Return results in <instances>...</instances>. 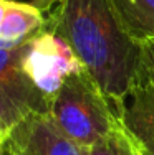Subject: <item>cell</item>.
Returning <instances> with one entry per match:
<instances>
[{
  "mask_svg": "<svg viewBox=\"0 0 154 155\" xmlns=\"http://www.w3.org/2000/svg\"><path fill=\"white\" fill-rule=\"evenodd\" d=\"M22 63L50 101L70 74L85 69L71 46L46 27L25 41Z\"/></svg>",
  "mask_w": 154,
  "mask_h": 155,
  "instance_id": "4",
  "label": "cell"
},
{
  "mask_svg": "<svg viewBox=\"0 0 154 155\" xmlns=\"http://www.w3.org/2000/svg\"><path fill=\"white\" fill-rule=\"evenodd\" d=\"M50 117L63 134L91 147L119 127L115 106L86 69L70 74L51 97Z\"/></svg>",
  "mask_w": 154,
  "mask_h": 155,
  "instance_id": "2",
  "label": "cell"
},
{
  "mask_svg": "<svg viewBox=\"0 0 154 155\" xmlns=\"http://www.w3.org/2000/svg\"><path fill=\"white\" fill-rule=\"evenodd\" d=\"M126 30L141 45L154 40V0H111Z\"/></svg>",
  "mask_w": 154,
  "mask_h": 155,
  "instance_id": "8",
  "label": "cell"
},
{
  "mask_svg": "<svg viewBox=\"0 0 154 155\" xmlns=\"http://www.w3.org/2000/svg\"><path fill=\"white\" fill-rule=\"evenodd\" d=\"M63 0H33V5L38 7L42 12H50L51 8H55V7L58 5V3H61Z\"/></svg>",
  "mask_w": 154,
  "mask_h": 155,
  "instance_id": "10",
  "label": "cell"
},
{
  "mask_svg": "<svg viewBox=\"0 0 154 155\" xmlns=\"http://www.w3.org/2000/svg\"><path fill=\"white\" fill-rule=\"evenodd\" d=\"M46 28L65 40L115 109L123 102L144 58V48L118 17L111 0H63Z\"/></svg>",
  "mask_w": 154,
  "mask_h": 155,
  "instance_id": "1",
  "label": "cell"
},
{
  "mask_svg": "<svg viewBox=\"0 0 154 155\" xmlns=\"http://www.w3.org/2000/svg\"><path fill=\"white\" fill-rule=\"evenodd\" d=\"M23 46L0 48V139L30 114H50V99L23 69Z\"/></svg>",
  "mask_w": 154,
  "mask_h": 155,
  "instance_id": "3",
  "label": "cell"
},
{
  "mask_svg": "<svg viewBox=\"0 0 154 155\" xmlns=\"http://www.w3.org/2000/svg\"><path fill=\"white\" fill-rule=\"evenodd\" d=\"M116 114L136 153L154 155V68L146 56Z\"/></svg>",
  "mask_w": 154,
  "mask_h": 155,
  "instance_id": "5",
  "label": "cell"
},
{
  "mask_svg": "<svg viewBox=\"0 0 154 155\" xmlns=\"http://www.w3.org/2000/svg\"><path fill=\"white\" fill-rule=\"evenodd\" d=\"M142 48H144V56H146V60H148L149 64L154 68V40H152V41L144 43V45H142Z\"/></svg>",
  "mask_w": 154,
  "mask_h": 155,
  "instance_id": "11",
  "label": "cell"
},
{
  "mask_svg": "<svg viewBox=\"0 0 154 155\" xmlns=\"http://www.w3.org/2000/svg\"><path fill=\"white\" fill-rule=\"evenodd\" d=\"M0 145L10 155H86V147L63 134L50 114H30L0 139Z\"/></svg>",
  "mask_w": 154,
  "mask_h": 155,
  "instance_id": "6",
  "label": "cell"
},
{
  "mask_svg": "<svg viewBox=\"0 0 154 155\" xmlns=\"http://www.w3.org/2000/svg\"><path fill=\"white\" fill-rule=\"evenodd\" d=\"M33 3L0 0V48H13L46 27L48 17Z\"/></svg>",
  "mask_w": 154,
  "mask_h": 155,
  "instance_id": "7",
  "label": "cell"
},
{
  "mask_svg": "<svg viewBox=\"0 0 154 155\" xmlns=\"http://www.w3.org/2000/svg\"><path fill=\"white\" fill-rule=\"evenodd\" d=\"M86 155H138V153L119 124L118 129H115L111 134L103 137L100 142H96L91 147H86Z\"/></svg>",
  "mask_w": 154,
  "mask_h": 155,
  "instance_id": "9",
  "label": "cell"
},
{
  "mask_svg": "<svg viewBox=\"0 0 154 155\" xmlns=\"http://www.w3.org/2000/svg\"><path fill=\"white\" fill-rule=\"evenodd\" d=\"M0 155H10V153H9V150H7L5 147L0 145Z\"/></svg>",
  "mask_w": 154,
  "mask_h": 155,
  "instance_id": "12",
  "label": "cell"
}]
</instances>
